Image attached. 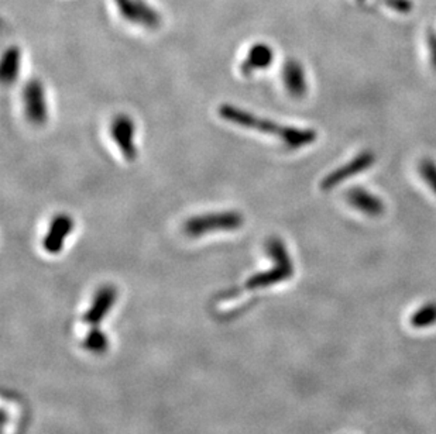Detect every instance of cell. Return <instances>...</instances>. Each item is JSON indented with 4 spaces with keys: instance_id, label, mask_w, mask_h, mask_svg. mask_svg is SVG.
Here are the masks:
<instances>
[{
    "instance_id": "cell-6",
    "label": "cell",
    "mask_w": 436,
    "mask_h": 434,
    "mask_svg": "<svg viewBox=\"0 0 436 434\" xmlns=\"http://www.w3.org/2000/svg\"><path fill=\"white\" fill-rule=\"evenodd\" d=\"M119 14L133 25H138L147 30H157L161 25V14L144 0H114Z\"/></svg>"
},
{
    "instance_id": "cell-1",
    "label": "cell",
    "mask_w": 436,
    "mask_h": 434,
    "mask_svg": "<svg viewBox=\"0 0 436 434\" xmlns=\"http://www.w3.org/2000/svg\"><path fill=\"white\" fill-rule=\"evenodd\" d=\"M219 116L225 122L235 126L274 135L285 144L287 149L291 150H298L311 146V144H313L318 138V133L312 129H300L280 124L270 119L258 118L254 113L230 103H223L219 107Z\"/></svg>"
},
{
    "instance_id": "cell-4",
    "label": "cell",
    "mask_w": 436,
    "mask_h": 434,
    "mask_svg": "<svg viewBox=\"0 0 436 434\" xmlns=\"http://www.w3.org/2000/svg\"><path fill=\"white\" fill-rule=\"evenodd\" d=\"M136 123L126 113L114 116L109 126V133L121 154L130 162L138 157V149L136 142Z\"/></svg>"
},
{
    "instance_id": "cell-13",
    "label": "cell",
    "mask_w": 436,
    "mask_h": 434,
    "mask_svg": "<svg viewBox=\"0 0 436 434\" xmlns=\"http://www.w3.org/2000/svg\"><path fill=\"white\" fill-rule=\"evenodd\" d=\"M21 64V51L17 45H10L3 56L2 64H0V78L5 85H13L19 76Z\"/></svg>"
},
{
    "instance_id": "cell-9",
    "label": "cell",
    "mask_w": 436,
    "mask_h": 434,
    "mask_svg": "<svg viewBox=\"0 0 436 434\" xmlns=\"http://www.w3.org/2000/svg\"><path fill=\"white\" fill-rule=\"evenodd\" d=\"M346 200L349 206H352L353 209L368 217H379L386 210L384 202L379 196L366 191L364 188L356 186L349 189L346 192Z\"/></svg>"
},
{
    "instance_id": "cell-7",
    "label": "cell",
    "mask_w": 436,
    "mask_h": 434,
    "mask_svg": "<svg viewBox=\"0 0 436 434\" xmlns=\"http://www.w3.org/2000/svg\"><path fill=\"white\" fill-rule=\"evenodd\" d=\"M375 162V155L371 151H363L360 154H357L355 158H352L349 162H346L344 165L333 169L331 173L322 180L321 182V188L324 191H331L333 188H336L338 185L343 184L346 180L355 178L356 175H360V173L366 172L370 166H373Z\"/></svg>"
},
{
    "instance_id": "cell-2",
    "label": "cell",
    "mask_w": 436,
    "mask_h": 434,
    "mask_svg": "<svg viewBox=\"0 0 436 434\" xmlns=\"http://www.w3.org/2000/svg\"><path fill=\"white\" fill-rule=\"evenodd\" d=\"M266 251L274 261V265L273 268L250 276L243 286L247 291H257V289H264L280 282H285L295 272V267L289 257L288 248L280 237H270L266 243Z\"/></svg>"
},
{
    "instance_id": "cell-3",
    "label": "cell",
    "mask_w": 436,
    "mask_h": 434,
    "mask_svg": "<svg viewBox=\"0 0 436 434\" xmlns=\"http://www.w3.org/2000/svg\"><path fill=\"white\" fill-rule=\"evenodd\" d=\"M245 224L243 213L238 210H220L203 213L189 217L184 223V233L188 237L196 239L211 233H222V231H236Z\"/></svg>"
},
{
    "instance_id": "cell-12",
    "label": "cell",
    "mask_w": 436,
    "mask_h": 434,
    "mask_svg": "<svg viewBox=\"0 0 436 434\" xmlns=\"http://www.w3.org/2000/svg\"><path fill=\"white\" fill-rule=\"evenodd\" d=\"M282 83L288 95L294 99H302L308 92V80L302 64L297 60H288L281 71Z\"/></svg>"
},
{
    "instance_id": "cell-11",
    "label": "cell",
    "mask_w": 436,
    "mask_h": 434,
    "mask_svg": "<svg viewBox=\"0 0 436 434\" xmlns=\"http://www.w3.org/2000/svg\"><path fill=\"white\" fill-rule=\"evenodd\" d=\"M116 299H118V289L112 285L102 286L94 298L92 306L85 313L83 322L92 326H98L112 310Z\"/></svg>"
},
{
    "instance_id": "cell-15",
    "label": "cell",
    "mask_w": 436,
    "mask_h": 434,
    "mask_svg": "<svg viewBox=\"0 0 436 434\" xmlns=\"http://www.w3.org/2000/svg\"><path fill=\"white\" fill-rule=\"evenodd\" d=\"M107 345H109V341H107L106 334L98 329H92L90 332V334L86 336V338H85L86 349L92 353H96V354L105 353L107 349Z\"/></svg>"
},
{
    "instance_id": "cell-5",
    "label": "cell",
    "mask_w": 436,
    "mask_h": 434,
    "mask_svg": "<svg viewBox=\"0 0 436 434\" xmlns=\"http://www.w3.org/2000/svg\"><path fill=\"white\" fill-rule=\"evenodd\" d=\"M23 105L27 120L33 126H43L48 120V103L44 85L40 79L28 80L23 89Z\"/></svg>"
},
{
    "instance_id": "cell-14",
    "label": "cell",
    "mask_w": 436,
    "mask_h": 434,
    "mask_svg": "<svg viewBox=\"0 0 436 434\" xmlns=\"http://www.w3.org/2000/svg\"><path fill=\"white\" fill-rule=\"evenodd\" d=\"M410 323L415 329H426L436 325V302H428L417 309L413 314Z\"/></svg>"
},
{
    "instance_id": "cell-17",
    "label": "cell",
    "mask_w": 436,
    "mask_h": 434,
    "mask_svg": "<svg viewBox=\"0 0 436 434\" xmlns=\"http://www.w3.org/2000/svg\"><path fill=\"white\" fill-rule=\"evenodd\" d=\"M426 44H428V52H429V60L432 68L436 71V33L429 32L426 37Z\"/></svg>"
},
{
    "instance_id": "cell-16",
    "label": "cell",
    "mask_w": 436,
    "mask_h": 434,
    "mask_svg": "<svg viewBox=\"0 0 436 434\" xmlns=\"http://www.w3.org/2000/svg\"><path fill=\"white\" fill-rule=\"evenodd\" d=\"M419 173L424 182L436 195V162L432 161L430 158H425L419 164Z\"/></svg>"
},
{
    "instance_id": "cell-10",
    "label": "cell",
    "mask_w": 436,
    "mask_h": 434,
    "mask_svg": "<svg viewBox=\"0 0 436 434\" xmlns=\"http://www.w3.org/2000/svg\"><path fill=\"white\" fill-rule=\"evenodd\" d=\"M274 63V50L266 43H256L253 44L243 63L240 64V72L245 76H251L254 72L266 71Z\"/></svg>"
},
{
    "instance_id": "cell-8",
    "label": "cell",
    "mask_w": 436,
    "mask_h": 434,
    "mask_svg": "<svg viewBox=\"0 0 436 434\" xmlns=\"http://www.w3.org/2000/svg\"><path fill=\"white\" fill-rule=\"evenodd\" d=\"M75 227L74 219L67 213H58L50 221L47 233L43 239V250L51 255L60 254L67 239L72 235Z\"/></svg>"
}]
</instances>
